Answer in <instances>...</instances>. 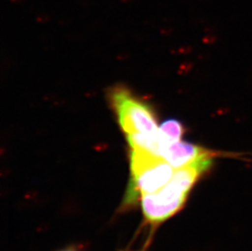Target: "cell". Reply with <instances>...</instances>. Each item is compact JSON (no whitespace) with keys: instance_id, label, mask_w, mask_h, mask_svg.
<instances>
[{"instance_id":"obj_1","label":"cell","mask_w":252,"mask_h":251,"mask_svg":"<svg viewBox=\"0 0 252 251\" xmlns=\"http://www.w3.org/2000/svg\"><path fill=\"white\" fill-rule=\"evenodd\" d=\"M216 154L211 151L193 163L176 169L168 184L157 192L141 195L145 219L154 224L163 223L182 210L196 183L209 171Z\"/></svg>"},{"instance_id":"obj_2","label":"cell","mask_w":252,"mask_h":251,"mask_svg":"<svg viewBox=\"0 0 252 251\" xmlns=\"http://www.w3.org/2000/svg\"><path fill=\"white\" fill-rule=\"evenodd\" d=\"M175 171L164 159L142 150H131V192L142 195L157 192L168 184Z\"/></svg>"},{"instance_id":"obj_3","label":"cell","mask_w":252,"mask_h":251,"mask_svg":"<svg viewBox=\"0 0 252 251\" xmlns=\"http://www.w3.org/2000/svg\"><path fill=\"white\" fill-rule=\"evenodd\" d=\"M110 100L119 125L126 134L153 133L158 130L155 112L150 105L132 96L126 88H113Z\"/></svg>"},{"instance_id":"obj_4","label":"cell","mask_w":252,"mask_h":251,"mask_svg":"<svg viewBox=\"0 0 252 251\" xmlns=\"http://www.w3.org/2000/svg\"><path fill=\"white\" fill-rule=\"evenodd\" d=\"M209 150L186 141H178L169 145H159V157L174 168L189 166Z\"/></svg>"},{"instance_id":"obj_5","label":"cell","mask_w":252,"mask_h":251,"mask_svg":"<svg viewBox=\"0 0 252 251\" xmlns=\"http://www.w3.org/2000/svg\"><path fill=\"white\" fill-rule=\"evenodd\" d=\"M126 140L131 150H142L160 157L158 130L153 133L126 134Z\"/></svg>"},{"instance_id":"obj_6","label":"cell","mask_w":252,"mask_h":251,"mask_svg":"<svg viewBox=\"0 0 252 251\" xmlns=\"http://www.w3.org/2000/svg\"><path fill=\"white\" fill-rule=\"evenodd\" d=\"M185 133V127L176 119H168L158 128L159 145H169L181 141Z\"/></svg>"},{"instance_id":"obj_7","label":"cell","mask_w":252,"mask_h":251,"mask_svg":"<svg viewBox=\"0 0 252 251\" xmlns=\"http://www.w3.org/2000/svg\"><path fill=\"white\" fill-rule=\"evenodd\" d=\"M77 251V249H74V248H68V249H64L62 250V251Z\"/></svg>"}]
</instances>
